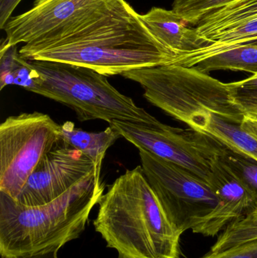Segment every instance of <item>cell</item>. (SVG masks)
<instances>
[{
	"label": "cell",
	"instance_id": "obj_1",
	"mask_svg": "<svg viewBox=\"0 0 257 258\" xmlns=\"http://www.w3.org/2000/svg\"><path fill=\"white\" fill-rule=\"evenodd\" d=\"M19 53L27 60L84 67L107 77L168 64L177 57L125 0H105L59 30L24 44Z\"/></svg>",
	"mask_w": 257,
	"mask_h": 258
},
{
	"label": "cell",
	"instance_id": "obj_2",
	"mask_svg": "<svg viewBox=\"0 0 257 258\" xmlns=\"http://www.w3.org/2000/svg\"><path fill=\"white\" fill-rule=\"evenodd\" d=\"M98 205L95 230L119 258H180L182 234L164 213L141 165L119 176Z\"/></svg>",
	"mask_w": 257,
	"mask_h": 258
},
{
	"label": "cell",
	"instance_id": "obj_3",
	"mask_svg": "<svg viewBox=\"0 0 257 258\" xmlns=\"http://www.w3.org/2000/svg\"><path fill=\"white\" fill-rule=\"evenodd\" d=\"M104 190L101 176L93 173L42 206H23L0 192L1 257L58 251L78 239Z\"/></svg>",
	"mask_w": 257,
	"mask_h": 258
},
{
	"label": "cell",
	"instance_id": "obj_4",
	"mask_svg": "<svg viewBox=\"0 0 257 258\" xmlns=\"http://www.w3.org/2000/svg\"><path fill=\"white\" fill-rule=\"evenodd\" d=\"M39 77L31 92L67 106L81 122L101 119L156 125V118L112 86L107 76L60 62L29 60Z\"/></svg>",
	"mask_w": 257,
	"mask_h": 258
},
{
	"label": "cell",
	"instance_id": "obj_5",
	"mask_svg": "<svg viewBox=\"0 0 257 258\" xmlns=\"http://www.w3.org/2000/svg\"><path fill=\"white\" fill-rule=\"evenodd\" d=\"M61 141V125L45 113L9 116L0 125V192L16 200L42 158Z\"/></svg>",
	"mask_w": 257,
	"mask_h": 258
},
{
	"label": "cell",
	"instance_id": "obj_6",
	"mask_svg": "<svg viewBox=\"0 0 257 258\" xmlns=\"http://www.w3.org/2000/svg\"><path fill=\"white\" fill-rule=\"evenodd\" d=\"M138 150L145 177L170 223L181 234L201 224L218 203L211 184L177 164Z\"/></svg>",
	"mask_w": 257,
	"mask_h": 258
},
{
	"label": "cell",
	"instance_id": "obj_7",
	"mask_svg": "<svg viewBox=\"0 0 257 258\" xmlns=\"http://www.w3.org/2000/svg\"><path fill=\"white\" fill-rule=\"evenodd\" d=\"M128 142L155 156L177 164L209 183L213 165L223 146L193 129L175 128L114 120L109 124Z\"/></svg>",
	"mask_w": 257,
	"mask_h": 258
},
{
	"label": "cell",
	"instance_id": "obj_8",
	"mask_svg": "<svg viewBox=\"0 0 257 258\" xmlns=\"http://www.w3.org/2000/svg\"><path fill=\"white\" fill-rule=\"evenodd\" d=\"M93 173L94 162L61 141L42 158L15 201L26 206L47 204Z\"/></svg>",
	"mask_w": 257,
	"mask_h": 258
},
{
	"label": "cell",
	"instance_id": "obj_9",
	"mask_svg": "<svg viewBox=\"0 0 257 258\" xmlns=\"http://www.w3.org/2000/svg\"><path fill=\"white\" fill-rule=\"evenodd\" d=\"M209 183L218 203L211 214L192 230L193 233L205 236H217L231 223L256 209L251 191L220 155L213 165Z\"/></svg>",
	"mask_w": 257,
	"mask_h": 258
},
{
	"label": "cell",
	"instance_id": "obj_10",
	"mask_svg": "<svg viewBox=\"0 0 257 258\" xmlns=\"http://www.w3.org/2000/svg\"><path fill=\"white\" fill-rule=\"evenodd\" d=\"M105 0H46L12 17L3 30L9 45L27 44L61 28Z\"/></svg>",
	"mask_w": 257,
	"mask_h": 258
},
{
	"label": "cell",
	"instance_id": "obj_11",
	"mask_svg": "<svg viewBox=\"0 0 257 258\" xmlns=\"http://www.w3.org/2000/svg\"><path fill=\"white\" fill-rule=\"evenodd\" d=\"M140 18L152 34L178 55L211 45L196 28H190L173 10L153 7Z\"/></svg>",
	"mask_w": 257,
	"mask_h": 258
},
{
	"label": "cell",
	"instance_id": "obj_12",
	"mask_svg": "<svg viewBox=\"0 0 257 258\" xmlns=\"http://www.w3.org/2000/svg\"><path fill=\"white\" fill-rule=\"evenodd\" d=\"M181 122L190 128L213 138L223 147L245 155L257 162V139L241 128L240 124L207 110L192 112Z\"/></svg>",
	"mask_w": 257,
	"mask_h": 258
},
{
	"label": "cell",
	"instance_id": "obj_13",
	"mask_svg": "<svg viewBox=\"0 0 257 258\" xmlns=\"http://www.w3.org/2000/svg\"><path fill=\"white\" fill-rule=\"evenodd\" d=\"M61 132L62 141L91 159L95 164L98 176H101L107 150L122 138L120 133L110 125L102 132H89L76 128L73 122L69 121L61 125Z\"/></svg>",
	"mask_w": 257,
	"mask_h": 258
},
{
	"label": "cell",
	"instance_id": "obj_14",
	"mask_svg": "<svg viewBox=\"0 0 257 258\" xmlns=\"http://www.w3.org/2000/svg\"><path fill=\"white\" fill-rule=\"evenodd\" d=\"M39 74L30 60L21 57L17 45H9L5 41L0 48V90L10 85L18 86L31 92Z\"/></svg>",
	"mask_w": 257,
	"mask_h": 258
},
{
	"label": "cell",
	"instance_id": "obj_15",
	"mask_svg": "<svg viewBox=\"0 0 257 258\" xmlns=\"http://www.w3.org/2000/svg\"><path fill=\"white\" fill-rule=\"evenodd\" d=\"M256 18L257 0H245L209 14L199 21L196 29L207 39L221 30Z\"/></svg>",
	"mask_w": 257,
	"mask_h": 258
},
{
	"label": "cell",
	"instance_id": "obj_16",
	"mask_svg": "<svg viewBox=\"0 0 257 258\" xmlns=\"http://www.w3.org/2000/svg\"><path fill=\"white\" fill-rule=\"evenodd\" d=\"M191 68L208 74L211 71L228 70L257 74V45L235 47L204 59Z\"/></svg>",
	"mask_w": 257,
	"mask_h": 258
},
{
	"label": "cell",
	"instance_id": "obj_17",
	"mask_svg": "<svg viewBox=\"0 0 257 258\" xmlns=\"http://www.w3.org/2000/svg\"><path fill=\"white\" fill-rule=\"evenodd\" d=\"M253 240H257V209L229 224L219 235L210 252H221Z\"/></svg>",
	"mask_w": 257,
	"mask_h": 258
},
{
	"label": "cell",
	"instance_id": "obj_18",
	"mask_svg": "<svg viewBox=\"0 0 257 258\" xmlns=\"http://www.w3.org/2000/svg\"><path fill=\"white\" fill-rule=\"evenodd\" d=\"M244 1L245 0H175L172 10L186 24L197 25L209 14Z\"/></svg>",
	"mask_w": 257,
	"mask_h": 258
},
{
	"label": "cell",
	"instance_id": "obj_19",
	"mask_svg": "<svg viewBox=\"0 0 257 258\" xmlns=\"http://www.w3.org/2000/svg\"><path fill=\"white\" fill-rule=\"evenodd\" d=\"M229 96L234 105L244 116L257 117V74L228 83Z\"/></svg>",
	"mask_w": 257,
	"mask_h": 258
},
{
	"label": "cell",
	"instance_id": "obj_20",
	"mask_svg": "<svg viewBox=\"0 0 257 258\" xmlns=\"http://www.w3.org/2000/svg\"><path fill=\"white\" fill-rule=\"evenodd\" d=\"M220 156L251 191L256 200L257 209L256 161L225 147Z\"/></svg>",
	"mask_w": 257,
	"mask_h": 258
},
{
	"label": "cell",
	"instance_id": "obj_21",
	"mask_svg": "<svg viewBox=\"0 0 257 258\" xmlns=\"http://www.w3.org/2000/svg\"><path fill=\"white\" fill-rule=\"evenodd\" d=\"M201 258H257V240L250 241L221 252H208Z\"/></svg>",
	"mask_w": 257,
	"mask_h": 258
},
{
	"label": "cell",
	"instance_id": "obj_22",
	"mask_svg": "<svg viewBox=\"0 0 257 258\" xmlns=\"http://www.w3.org/2000/svg\"><path fill=\"white\" fill-rule=\"evenodd\" d=\"M21 1L22 0H0V28L2 30L12 18V13Z\"/></svg>",
	"mask_w": 257,
	"mask_h": 258
},
{
	"label": "cell",
	"instance_id": "obj_23",
	"mask_svg": "<svg viewBox=\"0 0 257 258\" xmlns=\"http://www.w3.org/2000/svg\"><path fill=\"white\" fill-rule=\"evenodd\" d=\"M241 127L257 139V117L244 116Z\"/></svg>",
	"mask_w": 257,
	"mask_h": 258
},
{
	"label": "cell",
	"instance_id": "obj_24",
	"mask_svg": "<svg viewBox=\"0 0 257 258\" xmlns=\"http://www.w3.org/2000/svg\"><path fill=\"white\" fill-rule=\"evenodd\" d=\"M57 251H42L36 254H27L16 258H59L57 256Z\"/></svg>",
	"mask_w": 257,
	"mask_h": 258
},
{
	"label": "cell",
	"instance_id": "obj_25",
	"mask_svg": "<svg viewBox=\"0 0 257 258\" xmlns=\"http://www.w3.org/2000/svg\"><path fill=\"white\" fill-rule=\"evenodd\" d=\"M46 1V0H36L34 3V5L40 4V3H43V2Z\"/></svg>",
	"mask_w": 257,
	"mask_h": 258
}]
</instances>
